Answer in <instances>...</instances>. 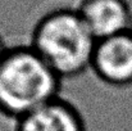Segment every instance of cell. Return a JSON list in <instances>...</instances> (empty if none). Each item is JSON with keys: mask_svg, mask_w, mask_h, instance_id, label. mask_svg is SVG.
I'll return each instance as SVG.
<instances>
[{"mask_svg": "<svg viewBox=\"0 0 132 131\" xmlns=\"http://www.w3.org/2000/svg\"><path fill=\"white\" fill-rule=\"evenodd\" d=\"M10 48L12 46H10V44L8 43V40L0 34V64L4 60V58L6 57V54L10 50Z\"/></svg>", "mask_w": 132, "mask_h": 131, "instance_id": "obj_6", "label": "cell"}, {"mask_svg": "<svg viewBox=\"0 0 132 131\" xmlns=\"http://www.w3.org/2000/svg\"><path fill=\"white\" fill-rule=\"evenodd\" d=\"M96 80H99L97 77H95V76H87V77H85V79H82V80H80V81H77L76 84H73L72 86L69 87V90H68V93H67V99L69 100V98H71V94L73 93V90L76 89V87H78L80 85H82V84H86V82H91V81H96ZM99 81H101V80H99ZM105 84V82H104ZM130 86V85H128ZM71 102V100H69Z\"/></svg>", "mask_w": 132, "mask_h": 131, "instance_id": "obj_7", "label": "cell"}, {"mask_svg": "<svg viewBox=\"0 0 132 131\" xmlns=\"http://www.w3.org/2000/svg\"><path fill=\"white\" fill-rule=\"evenodd\" d=\"M91 70L108 85H132V31L99 40L92 55Z\"/></svg>", "mask_w": 132, "mask_h": 131, "instance_id": "obj_3", "label": "cell"}, {"mask_svg": "<svg viewBox=\"0 0 132 131\" xmlns=\"http://www.w3.org/2000/svg\"><path fill=\"white\" fill-rule=\"evenodd\" d=\"M131 31H132V30H131Z\"/></svg>", "mask_w": 132, "mask_h": 131, "instance_id": "obj_8", "label": "cell"}, {"mask_svg": "<svg viewBox=\"0 0 132 131\" xmlns=\"http://www.w3.org/2000/svg\"><path fill=\"white\" fill-rule=\"evenodd\" d=\"M18 131H87L77 107L63 96L18 118Z\"/></svg>", "mask_w": 132, "mask_h": 131, "instance_id": "obj_5", "label": "cell"}, {"mask_svg": "<svg viewBox=\"0 0 132 131\" xmlns=\"http://www.w3.org/2000/svg\"><path fill=\"white\" fill-rule=\"evenodd\" d=\"M96 43L75 5H58L36 23L31 48L62 80H67L91 68Z\"/></svg>", "mask_w": 132, "mask_h": 131, "instance_id": "obj_1", "label": "cell"}, {"mask_svg": "<svg viewBox=\"0 0 132 131\" xmlns=\"http://www.w3.org/2000/svg\"><path fill=\"white\" fill-rule=\"evenodd\" d=\"M76 9L97 41L132 30L128 0H78Z\"/></svg>", "mask_w": 132, "mask_h": 131, "instance_id": "obj_4", "label": "cell"}, {"mask_svg": "<svg viewBox=\"0 0 132 131\" xmlns=\"http://www.w3.org/2000/svg\"><path fill=\"white\" fill-rule=\"evenodd\" d=\"M62 81L31 46L10 48L0 64V111L21 118L56 99Z\"/></svg>", "mask_w": 132, "mask_h": 131, "instance_id": "obj_2", "label": "cell"}]
</instances>
